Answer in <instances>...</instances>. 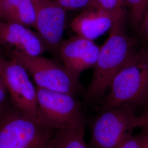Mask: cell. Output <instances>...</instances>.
Segmentation results:
<instances>
[{
  "instance_id": "obj_22",
  "label": "cell",
  "mask_w": 148,
  "mask_h": 148,
  "mask_svg": "<svg viewBox=\"0 0 148 148\" xmlns=\"http://www.w3.org/2000/svg\"><path fill=\"white\" fill-rule=\"evenodd\" d=\"M140 128L148 130V117L143 120Z\"/></svg>"
},
{
  "instance_id": "obj_3",
  "label": "cell",
  "mask_w": 148,
  "mask_h": 148,
  "mask_svg": "<svg viewBox=\"0 0 148 148\" xmlns=\"http://www.w3.org/2000/svg\"><path fill=\"white\" fill-rule=\"evenodd\" d=\"M137 108L123 104L99 110L88 122L90 138L87 148H115L140 128V119Z\"/></svg>"
},
{
  "instance_id": "obj_1",
  "label": "cell",
  "mask_w": 148,
  "mask_h": 148,
  "mask_svg": "<svg viewBox=\"0 0 148 148\" xmlns=\"http://www.w3.org/2000/svg\"><path fill=\"white\" fill-rule=\"evenodd\" d=\"M123 24L122 21L114 24L108 39L101 47L92 78L84 95L88 105L103 97L114 76L135 53L133 42L125 34Z\"/></svg>"
},
{
  "instance_id": "obj_15",
  "label": "cell",
  "mask_w": 148,
  "mask_h": 148,
  "mask_svg": "<svg viewBox=\"0 0 148 148\" xmlns=\"http://www.w3.org/2000/svg\"><path fill=\"white\" fill-rule=\"evenodd\" d=\"M97 7L108 12L119 21H124L126 4L125 0H95Z\"/></svg>"
},
{
  "instance_id": "obj_9",
  "label": "cell",
  "mask_w": 148,
  "mask_h": 148,
  "mask_svg": "<svg viewBox=\"0 0 148 148\" xmlns=\"http://www.w3.org/2000/svg\"><path fill=\"white\" fill-rule=\"evenodd\" d=\"M35 29L49 50L57 52L66 25V11L52 0H32Z\"/></svg>"
},
{
  "instance_id": "obj_12",
  "label": "cell",
  "mask_w": 148,
  "mask_h": 148,
  "mask_svg": "<svg viewBox=\"0 0 148 148\" xmlns=\"http://www.w3.org/2000/svg\"><path fill=\"white\" fill-rule=\"evenodd\" d=\"M0 20L35 28L32 0H0Z\"/></svg>"
},
{
  "instance_id": "obj_18",
  "label": "cell",
  "mask_w": 148,
  "mask_h": 148,
  "mask_svg": "<svg viewBox=\"0 0 148 148\" xmlns=\"http://www.w3.org/2000/svg\"><path fill=\"white\" fill-rule=\"evenodd\" d=\"M11 103L8 90L0 75V114L5 110Z\"/></svg>"
},
{
  "instance_id": "obj_17",
  "label": "cell",
  "mask_w": 148,
  "mask_h": 148,
  "mask_svg": "<svg viewBox=\"0 0 148 148\" xmlns=\"http://www.w3.org/2000/svg\"><path fill=\"white\" fill-rule=\"evenodd\" d=\"M115 148H145V139L143 131L129 138L126 141Z\"/></svg>"
},
{
  "instance_id": "obj_14",
  "label": "cell",
  "mask_w": 148,
  "mask_h": 148,
  "mask_svg": "<svg viewBox=\"0 0 148 148\" xmlns=\"http://www.w3.org/2000/svg\"><path fill=\"white\" fill-rule=\"evenodd\" d=\"M130 10L133 25L138 27L148 8V0H125Z\"/></svg>"
},
{
  "instance_id": "obj_23",
  "label": "cell",
  "mask_w": 148,
  "mask_h": 148,
  "mask_svg": "<svg viewBox=\"0 0 148 148\" xmlns=\"http://www.w3.org/2000/svg\"><path fill=\"white\" fill-rule=\"evenodd\" d=\"M0 56H1V54H0Z\"/></svg>"
},
{
  "instance_id": "obj_5",
  "label": "cell",
  "mask_w": 148,
  "mask_h": 148,
  "mask_svg": "<svg viewBox=\"0 0 148 148\" xmlns=\"http://www.w3.org/2000/svg\"><path fill=\"white\" fill-rule=\"evenodd\" d=\"M37 122L54 130L86 126L81 104L74 95L36 87Z\"/></svg>"
},
{
  "instance_id": "obj_20",
  "label": "cell",
  "mask_w": 148,
  "mask_h": 148,
  "mask_svg": "<svg viewBox=\"0 0 148 148\" xmlns=\"http://www.w3.org/2000/svg\"><path fill=\"white\" fill-rule=\"evenodd\" d=\"M144 110L143 113L141 114L140 115H139L140 119H141V123L144 120H145V119L148 117V95L145 104L144 106Z\"/></svg>"
},
{
  "instance_id": "obj_6",
  "label": "cell",
  "mask_w": 148,
  "mask_h": 148,
  "mask_svg": "<svg viewBox=\"0 0 148 148\" xmlns=\"http://www.w3.org/2000/svg\"><path fill=\"white\" fill-rule=\"evenodd\" d=\"M5 58L20 64L34 79L36 86L74 95L82 87L68 71L54 60L40 56L13 53Z\"/></svg>"
},
{
  "instance_id": "obj_7",
  "label": "cell",
  "mask_w": 148,
  "mask_h": 148,
  "mask_svg": "<svg viewBox=\"0 0 148 148\" xmlns=\"http://www.w3.org/2000/svg\"><path fill=\"white\" fill-rule=\"evenodd\" d=\"M0 75L8 90L12 104L37 121L36 89L27 70L1 54Z\"/></svg>"
},
{
  "instance_id": "obj_2",
  "label": "cell",
  "mask_w": 148,
  "mask_h": 148,
  "mask_svg": "<svg viewBox=\"0 0 148 148\" xmlns=\"http://www.w3.org/2000/svg\"><path fill=\"white\" fill-rule=\"evenodd\" d=\"M99 110L127 104L144 107L148 95V51L135 52L114 76Z\"/></svg>"
},
{
  "instance_id": "obj_10",
  "label": "cell",
  "mask_w": 148,
  "mask_h": 148,
  "mask_svg": "<svg viewBox=\"0 0 148 148\" xmlns=\"http://www.w3.org/2000/svg\"><path fill=\"white\" fill-rule=\"evenodd\" d=\"M101 47L93 41L79 36L62 40L58 52L63 62L64 67L74 78L86 70L95 66Z\"/></svg>"
},
{
  "instance_id": "obj_11",
  "label": "cell",
  "mask_w": 148,
  "mask_h": 148,
  "mask_svg": "<svg viewBox=\"0 0 148 148\" xmlns=\"http://www.w3.org/2000/svg\"><path fill=\"white\" fill-rule=\"evenodd\" d=\"M119 21L108 12L99 7H93L83 10L73 20L70 26L77 36L94 41Z\"/></svg>"
},
{
  "instance_id": "obj_19",
  "label": "cell",
  "mask_w": 148,
  "mask_h": 148,
  "mask_svg": "<svg viewBox=\"0 0 148 148\" xmlns=\"http://www.w3.org/2000/svg\"><path fill=\"white\" fill-rule=\"evenodd\" d=\"M138 28L143 38L148 43V8L143 16L142 21Z\"/></svg>"
},
{
  "instance_id": "obj_16",
  "label": "cell",
  "mask_w": 148,
  "mask_h": 148,
  "mask_svg": "<svg viewBox=\"0 0 148 148\" xmlns=\"http://www.w3.org/2000/svg\"><path fill=\"white\" fill-rule=\"evenodd\" d=\"M65 11L84 10L97 7L95 0H52Z\"/></svg>"
},
{
  "instance_id": "obj_8",
  "label": "cell",
  "mask_w": 148,
  "mask_h": 148,
  "mask_svg": "<svg viewBox=\"0 0 148 148\" xmlns=\"http://www.w3.org/2000/svg\"><path fill=\"white\" fill-rule=\"evenodd\" d=\"M19 23L0 20V54L40 56L48 48L38 32Z\"/></svg>"
},
{
  "instance_id": "obj_13",
  "label": "cell",
  "mask_w": 148,
  "mask_h": 148,
  "mask_svg": "<svg viewBox=\"0 0 148 148\" xmlns=\"http://www.w3.org/2000/svg\"><path fill=\"white\" fill-rule=\"evenodd\" d=\"M85 134V126L57 130L46 148H87Z\"/></svg>"
},
{
  "instance_id": "obj_4",
  "label": "cell",
  "mask_w": 148,
  "mask_h": 148,
  "mask_svg": "<svg viewBox=\"0 0 148 148\" xmlns=\"http://www.w3.org/2000/svg\"><path fill=\"white\" fill-rule=\"evenodd\" d=\"M56 131L28 116L11 103L0 114V148H46Z\"/></svg>"
},
{
  "instance_id": "obj_21",
  "label": "cell",
  "mask_w": 148,
  "mask_h": 148,
  "mask_svg": "<svg viewBox=\"0 0 148 148\" xmlns=\"http://www.w3.org/2000/svg\"><path fill=\"white\" fill-rule=\"evenodd\" d=\"M144 135V139H145V148H148V130L145 129H142Z\"/></svg>"
}]
</instances>
